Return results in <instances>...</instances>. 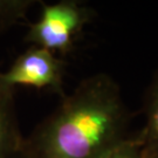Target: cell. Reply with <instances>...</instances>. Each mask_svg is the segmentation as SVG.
Returning a JSON list of instances; mask_svg holds the SVG:
<instances>
[{
    "mask_svg": "<svg viewBox=\"0 0 158 158\" xmlns=\"http://www.w3.org/2000/svg\"><path fill=\"white\" fill-rule=\"evenodd\" d=\"M141 134L145 147L158 148V72L149 89L145 107V127Z\"/></svg>",
    "mask_w": 158,
    "mask_h": 158,
    "instance_id": "5b68a950",
    "label": "cell"
},
{
    "mask_svg": "<svg viewBox=\"0 0 158 158\" xmlns=\"http://www.w3.org/2000/svg\"><path fill=\"white\" fill-rule=\"evenodd\" d=\"M34 0H0V31H4L23 20Z\"/></svg>",
    "mask_w": 158,
    "mask_h": 158,
    "instance_id": "8992f818",
    "label": "cell"
},
{
    "mask_svg": "<svg viewBox=\"0 0 158 158\" xmlns=\"http://www.w3.org/2000/svg\"><path fill=\"white\" fill-rule=\"evenodd\" d=\"M127 122L118 85L91 75L23 141L20 158H97L127 137Z\"/></svg>",
    "mask_w": 158,
    "mask_h": 158,
    "instance_id": "6da1fadb",
    "label": "cell"
},
{
    "mask_svg": "<svg viewBox=\"0 0 158 158\" xmlns=\"http://www.w3.org/2000/svg\"><path fill=\"white\" fill-rule=\"evenodd\" d=\"M13 93L14 90L0 85V158H20L23 147Z\"/></svg>",
    "mask_w": 158,
    "mask_h": 158,
    "instance_id": "277c9868",
    "label": "cell"
},
{
    "mask_svg": "<svg viewBox=\"0 0 158 158\" xmlns=\"http://www.w3.org/2000/svg\"><path fill=\"white\" fill-rule=\"evenodd\" d=\"M145 143L142 134L136 137L127 136L97 158H142Z\"/></svg>",
    "mask_w": 158,
    "mask_h": 158,
    "instance_id": "52a82bcc",
    "label": "cell"
},
{
    "mask_svg": "<svg viewBox=\"0 0 158 158\" xmlns=\"http://www.w3.org/2000/svg\"><path fill=\"white\" fill-rule=\"evenodd\" d=\"M142 158H158V148L144 147V152Z\"/></svg>",
    "mask_w": 158,
    "mask_h": 158,
    "instance_id": "ba28073f",
    "label": "cell"
},
{
    "mask_svg": "<svg viewBox=\"0 0 158 158\" xmlns=\"http://www.w3.org/2000/svg\"><path fill=\"white\" fill-rule=\"evenodd\" d=\"M94 14L91 7L75 0L42 5L39 19L29 26L26 41L53 53L66 54Z\"/></svg>",
    "mask_w": 158,
    "mask_h": 158,
    "instance_id": "7a4b0ae2",
    "label": "cell"
},
{
    "mask_svg": "<svg viewBox=\"0 0 158 158\" xmlns=\"http://www.w3.org/2000/svg\"><path fill=\"white\" fill-rule=\"evenodd\" d=\"M64 62L49 52L38 46H31L20 54L6 72L0 73V85L12 90L18 85L51 89L59 95L63 93Z\"/></svg>",
    "mask_w": 158,
    "mask_h": 158,
    "instance_id": "3957f363",
    "label": "cell"
}]
</instances>
